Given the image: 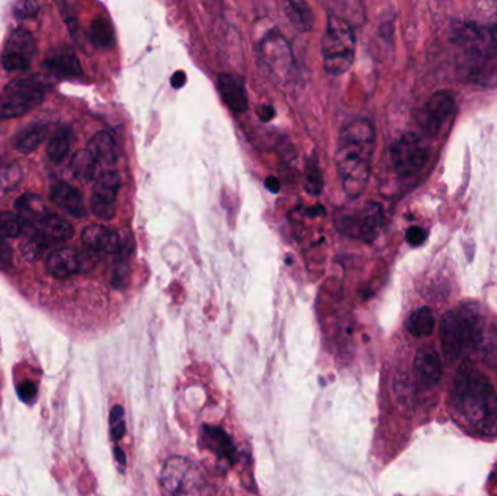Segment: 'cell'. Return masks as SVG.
Segmentation results:
<instances>
[{"label": "cell", "instance_id": "obj_18", "mask_svg": "<svg viewBox=\"0 0 497 496\" xmlns=\"http://www.w3.org/2000/svg\"><path fill=\"white\" fill-rule=\"evenodd\" d=\"M51 199L60 208H63V210L73 215L76 219H83L86 215L82 194L76 188L66 184V182H60V184L53 187V189H51Z\"/></svg>", "mask_w": 497, "mask_h": 496}, {"label": "cell", "instance_id": "obj_36", "mask_svg": "<svg viewBox=\"0 0 497 496\" xmlns=\"http://www.w3.org/2000/svg\"><path fill=\"white\" fill-rule=\"evenodd\" d=\"M16 207H18V210L24 211V213H29V214L36 213L38 219L43 217L44 214H47V213H44L43 204H41L39 197H34L31 194L21 197L20 201L16 203Z\"/></svg>", "mask_w": 497, "mask_h": 496}, {"label": "cell", "instance_id": "obj_12", "mask_svg": "<svg viewBox=\"0 0 497 496\" xmlns=\"http://www.w3.org/2000/svg\"><path fill=\"white\" fill-rule=\"evenodd\" d=\"M73 226L66 220H63L59 215L44 214L43 217L37 219L34 242L38 245L66 242L73 238Z\"/></svg>", "mask_w": 497, "mask_h": 496}, {"label": "cell", "instance_id": "obj_24", "mask_svg": "<svg viewBox=\"0 0 497 496\" xmlns=\"http://www.w3.org/2000/svg\"><path fill=\"white\" fill-rule=\"evenodd\" d=\"M4 92L16 95L27 101L29 105L37 106L44 99L46 88L43 83L37 82L36 79H18L9 83L8 87L4 88Z\"/></svg>", "mask_w": 497, "mask_h": 496}, {"label": "cell", "instance_id": "obj_30", "mask_svg": "<svg viewBox=\"0 0 497 496\" xmlns=\"http://www.w3.org/2000/svg\"><path fill=\"white\" fill-rule=\"evenodd\" d=\"M71 149V130L62 129L51 137L47 145V155L53 162H60Z\"/></svg>", "mask_w": 497, "mask_h": 496}, {"label": "cell", "instance_id": "obj_3", "mask_svg": "<svg viewBox=\"0 0 497 496\" xmlns=\"http://www.w3.org/2000/svg\"><path fill=\"white\" fill-rule=\"evenodd\" d=\"M357 39L354 29L336 13L327 16L323 34L322 55L324 71L332 76H342L350 71L355 60Z\"/></svg>", "mask_w": 497, "mask_h": 496}, {"label": "cell", "instance_id": "obj_9", "mask_svg": "<svg viewBox=\"0 0 497 496\" xmlns=\"http://www.w3.org/2000/svg\"><path fill=\"white\" fill-rule=\"evenodd\" d=\"M455 110V99L448 90H438L420 111L419 124L427 136H436Z\"/></svg>", "mask_w": 497, "mask_h": 496}, {"label": "cell", "instance_id": "obj_5", "mask_svg": "<svg viewBox=\"0 0 497 496\" xmlns=\"http://www.w3.org/2000/svg\"><path fill=\"white\" fill-rule=\"evenodd\" d=\"M392 168L400 176H413L425 168L429 150L415 133H406L392 146L390 150Z\"/></svg>", "mask_w": 497, "mask_h": 496}, {"label": "cell", "instance_id": "obj_15", "mask_svg": "<svg viewBox=\"0 0 497 496\" xmlns=\"http://www.w3.org/2000/svg\"><path fill=\"white\" fill-rule=\"evenodd\" d=\"M384 222V210L383 206L374 201L366 204L362 208L361 214L358 215L354 229L357 233L355 236L366 240V243H373L380 235L381 227Z\"/></svg>", "mask_w": 497, "mask_h": 496}, {"label": "cell", "instance_id": "obj_1", "mask_svg": "<svg viewBox=\"0 0 497 496\" xmlns=\"http://www.w3.org/2000/svg\"><path fill=\"white\" fill-rule=\"evenodd\" d=\"M451 402L455 414L478 434H497V395L493 384L470 361H464L452 380Z\"/></svg>", "mask_w": 497, "mask_h": 496}, {"label": "cell", "instance_id": "obj_27", "mask_svg": "<svg viewBox=\"0 0 497 496\" xmlns=\"http://www.w3.org/2000/svg\"><path fill=\"white\" fill-rule=\"evenodd\" d=\"M71 169L74 178L82 181H92L97 176L99 164L92 156V153L89 150H80L72 159Z\"/></svg>", "mask_w": 497, "mask_h": 496}, {"label": "cell", "instance_id": "obj_32", "mask_svg": "<svg viewBox=\"0 0 497 496\" xmlns=\"http://www.w3.org/2000/svg\"><path fill=\"white\" fill-rule=\"evenodd\" d=\"M22 181V171L16 164L0 166V196L9 194L16 189Z\"/></svg>", "mask_w": 497, "mask_h": 496}, {"label": "cell", "instance_id": "obj_8", "mask_svg": "<svg viewBox=\"0 0 497 496\" xmlns=\"http://www.w3.org/2000/svg\"><path fill=\"white\" fill-rule=\"evenodd\" d=\"M120 187L121 180L117 172L102 173L97 178L90 198V211L97 219L111 222L115 217V203Z\"/></svg>", "mask_w": 497, "mask_h": 496}, {"label": "cell", "instance_id": "obj_13", "mask_svg": "<svg viewBox=\"0 0 497 496\" xmlns=\"http://www.w3.org/2000/svg\"><path fill=\"white\" fill-rule=\"evenodd\" d=\"M218 92L230 110L236 113H245L248 108L245 83L239 76L223 73L217 79Z\"/></svg>", "mask_w": 497, "mask_h": 496}, {"label": "cell", "instance_id": "obj_2", "mask_svg": "<svg viewBox=\"0 0 497 496\" xmlns=\"http://www.w3.org/2000/svg\"><path fill=\"white\" fill-rule=\"evenodd\" d=\"M375 139L374 125L366 118H357L341 130L336 169L350 198H359L368 187Z\"/></svg>", "mask_w": 497, "mask_h": 496}, {"label": "cell", "instance_id": "obj_25", "mask_svg": "<svg viewBox=\"0 0 497 496\" xmlns=\"http://www.w3.org/2000/svg\"><path fill=\"white\" fill-rule=\"evenodd\" d=\"M284 13L292 27L299 32L310 31L315 22V15L311 11L310 4L306 2H287L284 4Z\"/></svg>", "mask_w": 497, "mask_h": 496}, {"label": "cell", "instance_id": "obj_22", "mask_svg": "<svg viewBox=\"0 0 497 496\" xmlns=\"http://www.w3.org/2000/svg\"><path fill=\"white\" fill-rule=\"evenodd\" d=\"M46 66L57 75L74 78L82 73V66L79 63L78 55L72 48L63 47L55 51L50 59L46 62Z\"/></svg>", "mask_w": 497, "mask_h": 496}, {"label": "cell", "instance_id": "obj_14", "mask_svg": "<svg viewBox=\"0 0 497 496\" xmlns=\"http://www.w3.org/2000/svg\"><path fill=\"white\" fill-rule=\"evenodd\" d=\"M454 313L457 326H459L462 351H467V349H471L480 344L483 338L482 316L473 307H461Z\"/></svg>", "mask_w": 497, "mask_h": 496}, {"label": "cell", "instance_id": "obj_42", "mask_svg": "<svg viewBox=\"0 0 497 496\" xmlns=\"http://www.w3.org/2000/svg\"><path fill=\"white\" fill-rule=\"evenodd\" d=\"M187 73H185V71H175V73H173V76H172L171 79V83H172V87L175 88V89H181V88L185 87V85H187Z\"/></svg>", "mask_w": 497, "mask_h": 496}, {"label": "cell", "instance_id": "obj_43", "mask_svg": "<svg viewBox=\"0 0 497 496\" xmlns=\"http://www.w3.org/2000/svg\"><path fill=\"white\" fill-rule=\"evenodd\" d=\"M257 115L261 118L262 122H268L273 120L274 115H275V110L274 106L271 105H262L259 110H257Z\"/></svg>", "mask_w": 497, "mask_h": 496}, {"label": "cell", "instance_id": "obj_39", "mask_svg": "<svg viewBox=\"0 0 497 496\" xmlns=\"http://www.w3.org/2000/svg\"><path fill=\"white\" fill-rule=\"evenodd\" d=\"M38 391H37V384L32 382H24L18 386V396L21 400L25 403H32L37 399Z\"/></svg>", "mask_w": 497, "mask_h": 496}, {"label": "cell", "instance_id": "obj_23", "mask_svg": "<svg viewBox=\"0 0 497 496\" xmlns=\"http://www.w3.org/2000/svg\"><path fill=\"white\" fill-rule=\"evenodd\" d=\"M441 344L445 356L457 358L461 356L462 345L454 312H448L441 322Z\"/></svg>", "mask_w": 497, "mask_h": 496}, {"label": "cell", "instance_id": "obj_40", "mask_svg": "<svg viewBox=\"0 0 497 496\" xmlns=\"http://www.w3.org/2000/svg\"><path fill=\"white\" fill-rule=\"evenodd\" d=\"M427 233L425 229L419 226H412L406 233V240L410 247H420L426 240Z\"/></svg>", "mask_w": 497, "mask_h": 496}, {"label": "cell", "instance_id": "obj_6", "mask_svg": "<svg viewBox=\"0 0 497 496\" xmlns=\"http://www.w3.org/2000/svg\"><path fill=\"white\" fill-rule=\"evenodd\" d=\"M457 73L476 87L497 88V55H466L459 62Z\"/></svg>", "mask_w": 497, "mask_h": 496}, {"label": "cell", "instance_id": "obj_44", "mask_svg": "<svg viewBox=\"0 0 497 496\" xmlns=\"http://www.w3.org/2000/svg\"><path fill=\"white\" fill-rule=\"evenodd\" d=\"M265 187L271 192H280L281 182L276 176H268L266 181H265Z\"/></svg>", "mask_w": 497, "mask_h": 496}, {"label": "cell", "instance_id": "obj_41", "mask_svg": "<svg viewBox=\"0 0 497 496\" xmlns=\"http://www.w3.org/2000/svg\"><path fill=\"white\" fill-rule=\"evenodd\" d=\"M0 264H4V265L13 264V249L4 239H0Z\"/></svg>", "mask_w": 497, "mask_h": 496}, {"label": "cell", "instance_id": "obj_19", "mask_svg": "<svg viewBox=\"0 0 497 496\" xmlns=\"http://www.w3.org/2000/svg\"><path fill=\"white\" fill-rule=\"evenodd\" d=\"M47 270L50 275L57 280L72 277L80 270L78 255L74 250L67 249V248L55 250L48 256Z\"/></svg>", "mask_w": 497, "mask_h": 496}, {"label": "cell", "instance_id": "obj_20", "mask_svg": "<svg viewBox=\"0 0 497 496\" xmlns=\"http://www.w3.org/2000/svg\"><path fill=\"white\" fill-rule=\"evenodd\" d=\"M190 463L185 458H173L164 463L160 482L167 492L178 493L183 489V482L190 472Z\"/></svg>", "mask_w": 497, "mask_h": 496}, {"label": "cell", "instance_id": "obj_38", "mask_svg": "<svg viewBox=\"0 0 497 496\" xmlns=\"http://www.w3.org/2000/svg\"><path fill=\"white\" fill-rule=\"evenodd\" d=\"M394 393L399 400H408L410 396V380L408 374L396 375L394 379Z\"/></svg>", "mask_w": 497, "mask_h": 496}, {"label": "cell", "instance_id": "obj_17", "mask_svg": "<svg viewBox=\"0 0 497 496\" xmlns=\"http://www.w3.org/2000/svg\"><path fill=\"white\" fill-rule=\"evenodd\" d=\"M201 441L206 450L215 454L218 460L234 463L237 458L236 447L229 435L218 426L204 425L201 431Z\"/></svg>", "mask_w": 497, "mask_h": 496}, {"label": "cell", "instance_id": "obj_34", "mask_svg": "<svg viewBox=\"0 0 497 496\" xmlns=\"http://www.w3.org/2000/svg\"><path fill=\"white\" fill-rule=\"evenodd\" d=\"M22 233V220L11 211L0 213V239L16 238Z\"/></svg>", "mask_w": 497, "mask_h": 496}, {"label": "cell", "instance_id": "obj_4", "mask_svg": "<svg viewBox=\"0 0 497 496\" xmlns=\"http://www.w3.org/2000/svg\"><path fill=\"white\" fill-rule=\"evenodd\" d=\"M451 39L466 51V55H496L497 27L477 22H459L452 25Z\"/></svg>", "mask_w": 497, "mask_h": 496}, {"label": "cell", "instance_id": "obj_31", "mask_svg": "<svg viewBox=\"0 0 497 496\" xmlns=\"http://www.w3.org/2000/svg\"><path fill=\"white\" fill-rule=\"evenodd\" d=\"M90 39L97 47H111L114 44V29L108 21L97 18L90 25Z\"/></svg>", "mask_w": 497, "mask_h": 496}, {"label": "cell", "instance_id": "obj_45", "mask_svg": "<svg viewBox=\"0 0 497 496\" xmlns=\"http://www.w3.org/2000/svg\"><path fill=\"white\" fill-rule=\"evenodd\" d=\"M114 454H115V460L118 461V465H120V469H124L125 465H127V458H125V453L120 447L115 446L114 449Z\"/></svg>", "mask_w": 497, "mask_h": 496}, {"label": "cell", "instance_id": "obj_35", "mask_svg": "<svg viewBox=\"0 0 497 496\" xmlns=\"http://www.w3.org/2000/svg\"><path fill=\"white\" fill-rule=\"evenodd\" d=\"M109 430L114 441H120L125 434L124 409L120 405H115L109 415Z\"/></svg>", "mask_w": 497, "mask_h": 496}, {"label": "cell", "instance_id": "obj_11", "mask_svg": "<svg viewBox=\"0 0 497 496\" xmlns=\"http://www.w3.org/2000/svg\"><path fill=\"white\" fill-rule=\"evenodd\" d=\"M83 242L92 249L108 254H122L125 249L124 236L102 224H89L82 231Z\"/></svg>", "mask_w": 497, "mask_h": 496}, {"label": "cell", "instance_id": "obj_37", "mask_svg": "<svg viewBox=\"0 0 497 496\" xmlns=\"http://www.w3.org/2000/svg\"><path fill=\"white\" fill-rule=\"evenodd\" d=\"M39 6L36 2H20V4H15L13 8V13H15L16 18L18 20H32L38 15Z\"/></svg>", "mask_w": 497, "mask_h": 496}, {"label": "cell", "instance_id": "obj_21", "mask_svg": "<svg viewBox=\"0 0 497 496\" xmlns=\"http://www.w3.org/2000/svg\"><path fill=\"white\" fill-rule=\"evenodd\" d=\"M99 164H114L118 161L117 141L108 131H99L89 141L88 147Z\"/></svg>", "mask_w": 497, "mask_h": 496}, {"label": "cell", "instance_id": "obj_28", "mask_svg": "<svg viewBox=\"0 0 497 496\" xmlns=\"http://www.w3.org/2000/svg\"><path fill=\"white\" fill-rule=\"evenodd\" d=\"M47 137V129L46 127H31V129L21 131L16 137L15 147L18 152L32 153L34 150L38 149L39 145L46 140Z\"/></svg>", "mask_w": 497, "mask_h": 496}, {"label": "cell", "instance_id": "obj_33", "mask_svg": "<svg viewBox=\"0 0 497 496\" xmlns=\"http://www.w3.org/2000/svg\"><path fill=\"white\" fill-rule=\"evenodd\" d=\"M323 189V175L319 162L316 157H310L306 162V191L310 196H320Z\"/></svg>", "mask_w": 497, "mask_h": 496}, {"label": "cell", "instance_id": "obj_10", "mask_svg": "<svg viewBox=\"0 0 497 496\" xmlns=\"http://www.w3.org/2000/svg\"><path fill=\"white\" fill-rule=\"evenodd\" d=\"M261 55L271 71L284 76L292 64V53L290 44L280 34H269L261 44Z\"/></svg>", "mask_w": 497, "mask_h": 496}, {"label": "cell", "instance_id": "obj_7", "mask_svg": "<svg viewBox=\"0 0 497 496\" xmlns=\"http://www.w3.org/2000/svg\"><path fill=\"white\" fill-rule=\"evenodd\" d=\"M36 55V41L27 29H15L9 37L4 55L2 64L4 71H22L31 67L32 59Z\"/></svg>", "mask_w": 497, "mask_h": 496}, {"label": "cell", "instance_id": "obj_29", "mask_svg": "<svg viewBox=\"0 0 497 496\" xmlns=\"http://www.w3.org/2000/svg\"><path fill=\"white\" fill-rule=\"evenodd\" d=\"M32 108L34 106L29 105L27 101L16 95L8 94V92L0 95V120L21 117Z\"/></svg>", "mask_w": 497, "mask_h": 496}, {"label": "cell", "instance_id": "obj_26", "mask_svg": "<svg viewBox=\"0 0 497 496\" xmlns=\"http://www.w3.org/2000/svg\"><path fill=\"white\" fill-rule=\"evenodd\" d=\"M406 328H408V332L415 338L429 336L435 329V316L429 307H420L410 315Z\"/></svg>", "mask_w": 497, "mask_h": 496}, {"label": "cell", "instance_id": "obj_16", "mask_svg": "<svg viewBox=\"0 0 497 496\" xmlns=\"http://www.w3.org/2000/svg\"><path fill=\"white\" fill-rule=\"evenodd\" d=\"M415 372L420 384L434 389L441 382V358L434 348H422L415 357Z\"/></svg>", "mask_w": 497, "mask_h": 496}]
</instances>
